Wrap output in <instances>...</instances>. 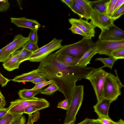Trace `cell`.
<instances>
[{
    "label": "cell",
    "instance_id": "1",
    "mask_svg": "<svg viewBox=\"0 0 124 124\" xmlns=\"http://www.w3.org/2000/svg\"><path fill=\"white\" fill-rule=\"evenodd\" d=\"M37 69L42 77L56 84L58 90L68 100L69 106L76 82L85 78L95 68L66 65L57 60L52 53L40 62Z\"/></svg>",
    "mask_w": 124,
    "mask_h": 124
},
{
    "label": "cell",
    "instance_id": "2",
    "mask_svg": "<svg viewBox=\"0 0 124 124\" xmlns=\"http://www.w3.org/2000/svg\"><path fill=\"white\" fill-rule=\"evenodd\" d=\"M92 38L85 37L75 43L62 46L58 50L53 53V54L55 57L68 55L79 59L87 50L95 47V43L92 41Z\"/></svg>",
    "mask_w": 124,
    "mask_h": 124
},
{
    "label": "cell",
    "instance_id": "3",
    "mask_svg": "<svg viewBox=\"0 0 124 124\" xmlns=\"http://www.w3.org/2000/svg\"><path fill=\"white\" fill-rule=\"evenodd\" d=\"M115 71L116 76L110 73H108L106 76L103 90V98L112 102L116 100L121 95V89L124 87L117 75L116 70Z\"/></svg>",
    "mask_w": 124,
    "mask_h": 124
},
{
    "label": "cell",
    "instance_id": "4",
    "mask_svg": "<svg viewBox=\"0 0 124 124\" xmlns=\"http://www.w3.org/2000/svg\"><path fill=\"white\" fill-rule=\"evenodd\" d=\"M50 105L49 102L45 99L34 97L30 100L17 99L10 102L8 112L23 114L25 110L30 106L35 105L41 110L48 108Z\"/></svg>",
    "mask_w": 124,
    "mask_h": 124
},
{
    "label": "cell",
    "instance_id": "5",
    "mask_svg": "<svg viewBox=\"0 0 124 124\" xmlns=\"http://www.w3.org/2000/svg\"><path fill=\"white\" fill-rule=\"evenodd\" d=\"M84 94L83 86H76L73 91L68 108L67 110L63 124L75 122L76 115L83 101Z\"/></svg>",
    "mask_w": 124,
    "mask_h": 124
},
{
    "label": "cell",
    "instance_id": "6",
    "mask_svg": "<svg viewBox=\"0 0 124 124\" xmlns=\"http://www.w3.org/2000/svg\"><path fill=\"white\" fill-rule=\"evenodd\" d=\"M102 68L101 67L95 69L88 73L85 78L89 80L92 84L97 102L103 98V85L105 77L108 73Z\"/></svg>",
    "mask_w": 124,
    "mask_h": 124
},
{
    "label": "cell",
    "instance_id": "7",
    "mask_svg": "<svg viewBox=\"0 0 124 124\" xmlns=\"http://www.w3.org/2000/svg\"><path fill=\"white\" fill-rule=\"evenodd\" d=\"M29 41L28 37L21 34L16 35L13 41L4 47L0 49V62H4L16 51Z\"/></svg>",
    "mask_w": 124,
    "mask_h": 124
},
{
    "label": "cell",
    "instance_id": "8",
    "mask_svg": "<svg viewBox=\"0 0 124 124\" xmlns=\"http://www.w3.org/2000/svg\"><path fill=\"white\" fill-rule=\"evenodd\" d=\"M97 53L111 56V54L117 49L124 48V40L118 41L98 40L95 43Z\"/></svg>",
    "mask_w": 124,
    "mask_h": 124
},
{
    "label": "cell",
    "instance_id": "9",
    "mask_svg": "<svg viewBox=\"0 0 124 124\" xmlns=\"http://www.w3.org/2000/svg\"><path fill=\"white\" fill-rule=\"evenodd\" d=\"M90 23L96 27L103 31L114 24V21L110 17L97 10L93 9Z\"/></svg>",
    "mask_w": 124,
    "mask_h": 124
},
{
    "label": "cell",
    "instance_id": "10",
    "mask_svg": "<svg viewBox=\"0 0 124 124\" xmlns=\"http://www.w3.org/2000/svg\"><path fill=\"white\" fill-rule=\"evenodd\" d=\"M62 41V39L54 38L47 47L38 53L32 54L28 60L31 62H40L52 52L61 48Z\"/></svg>",
    "mask_w": 124,
    "mask_h": 124
},
{
    "label": "cell",
    "instance_id": "11",
    "mask_svg": "<svg viewBox=\"0 0 124 124\" xmlns=\"http://www.w3.org/2000/svg\"><path fill=\"white\" fill-rule=\"evenodd\" d=\"M99 40H124V31L114 24L108 29L101 31L99 36Z\"/></svg>",
    "mask_w": 124,
    "mask_h": 124
},
{
    "label": "cell",
    "instance_id": "12",
    "mask_svg": "<svg viewBox=\"0 0 124 124\" xmlns=\"http://www.w3.org/2000/svg\"><path fill=\"white\" fill-rule=\"evenodd\" d=\"M69 21L72 25H75L78 27L89 36L94 37L95 36V27L90 23L80 18L78 19L71 18Z\"/></svg>",
    "mask_w": 124,
    "mask_h": 124
},
{
    "label": "cell",
    "instance_id": "13",
    "mask_svg": "<svg viewBox=\"0 0 124 124\" xmlns=\"http://www.w3.org/2000/svg\"><path fill=\"white\" fill-rule=\"evenodd\" d=\"M11 22L19 27L28 28L31 29L38 30L40 24L36 20L27 18L25 17L10 18Z\"/></svg>",
    "mask_w": 124,
    "mask_h": 124
},
{
    "label": "cell",
    "instance_id": "14",
    "mask_svg": "<svg viewBox=\"0 0 124 124\" xmlns=\"http://www.w3.org/2000/svg\"><path fill=\"white\" fill-rule=\"evenodd\" d=\"M20 64L19 61L18 51L17 50L3 62L2 65L5 70L10 71L18 69Z\"/></svg>",
    "mask_w": 124,
    "mask_h": 124
},
{
    "label": "cell",
    "instance_id": "15",
    "mask_svg": "<svg viewBox=\"0 0 124 124\" xmlns=\"http://www.w3.org/2000/svg\"><path fill=\"white\" fill-rule=\"evenodd\" d=\"M112 102L110 100L103 98L93 106L94 111L97 114L98 116H108L109 108Z\"/></svg>",
    "mask_w": 124,
    "mask_h": 124
},
{
    "label": "cell",
    "instance_id": "16",
    "mask_svg": "<svg viewBox=\"0 0 124 124\" xmlns=\"http://www.w3.org/2000/svg\"><path fill=\"white\" fill-rule=\"evenodd\" d=\"M97 50L95 47H92L86 51L80 58L76 66L81 67H86L90 64L92 57L97 54Z\"/></svg>",
    "mask_w": 124,
    "mask_h": 124
},
{
    "label": "cell",
    "instance_id": "17",
    "mask_svg": "<svg viewBox=\"0 0 124 124\" xmlns=\"http://www.w3.org/2000/svg\"><path fill=\"white\" fill-rule=\"evenodd\" d=\"M42 77L38 73L37 69L30 72L16 76L12 79L15 82L20 83L23 82H30L38 78Z\"/></svg>",
    "mask_w": 124,
    "mask_h": 124
},
{
    "label": "cell",
    "instance_id": "18",
    "mask_svg": "<svg viewBox=\"0 0 124 124\" xmlns=\"http://www.w3.org/2000/svg\"><path fill=\"white\" fill-rule=\"evenodd\" d=\"M44 89L34 90L24 88L19 90L18 94L21 99L30 100L37 94L40 93Z\"/></svg>",
    "mask_w": 124,
    "mask_h": 124
},
{
    "label": "cell",
    "instance_id": "19",
    "mask_svg": "<svg viewBox=\"0 0 124 124\" xmlns=\"http://www.w3.org/2000/svg\"><path fill=\"white\" fill-rule=\"evenodd\" d=\"M80 5L83 8L85 14V18L87 20L90 19L93 9L91 5V1L88 0H73Z\"/></svg>",
    "mask_w": 124,
    "mask_h": 124
},
{
    "label": "cell",
    "instance_id": "20",
    "mask_svg": "<svg viewBox=\"0 0 124 124\" xmlns=\"http://www.w3.org/2000/svg\"><path fill=\"white\" fill-rule=\"evenodd\" d=\"M110 0H100L91 1L93 9H96L100 12L105 14L108 4Z\"/></svg>",
    "mask_w": 124,
    "mask_h": 124
},
{
    "label": "cell",
    "instance_id": "21",
    "mask_svg": "<svg viewBox=\"0 0 124 124\" xmlns=\"http://www.w3.org/2000/svg\"><path fill=\"white\" fill-rule=\"evenodd\" d=\"M55 57L60 62L66 65L69 66H76L79 59L68 55H59Z\"/></svg>",
    "mask_w": 124,
    "mask_h": 124
},
{
    "label": "cell",
    "instance_id": "22",
    "mask_svg": "<svg viewBox=\"0 0 124 124\" xmlns=\"http://www.w3.org/2000/svg\"><path fill=\"white\" fill-rule=\"evenodd\" d=\"M117 60L112 56H109L108 58H98L95 60L100 61L104 64V65L101 67L102 68L108 67L112 69L114 64Z\"/></svg>",
    "mask_w": 124,
    "mask_h": 124
},
{
    "label": "cell",
    "instance_id": "23",
    "mask_svg": "<svg viewBox=\"0 0 124 124\" xmlns=\"http://www.w3.org/2000/svg\"><path fill=\"white\" fill-rule=\"evenodd\" d=\"M22 114L8 112L5 116L0 117V124H10L15 118Z\"/></svg>",
    "mask_w": 124,
    "mask_h": 124
},
{
    "label": "cell",
    "instance_id": "24",
    "mask_svg": "<svg viewBox=\"0 0 124 124\" xmlns=\"http://www.w3.org/2000/svg\"><path fill=\"white\" fill-rule=\"evenodd\" d=\"M19 55V61L21 63L23 62L28 60L33 53L22 47L18 50Z\"/></svg>",
    "mask_w": 124,
    "mask_h": 124
},
{
    "label": "cell",
    "instance_id": "25",
    "mask_svg": "<svg viewBox=\"0 0 124 124\" xmlns=\"http://www.w3.org/2000/svg\"><path fill=\"white\" fill-rule=\"evenodd\" d=\"M59 89L58 86L53 82L49 86L42 92L40 93L43 94L51 95L53 94Z\"/></svg>",
    "mask_w": 124,
    "mask_h": 124
},
{
    "label": "cell",
    "instance_id": "26",
    "mask_svg": "<svg viewBox=\"0 0 124 124\" xmlns=\"http://www.w3.org/2000/svg\"><path fill=\"white\" fill-rule=\"evenodd\" d=\"M70 8L73 12L78 15L81 18L84 17L85 18V15L84 11L82 7L78 3L74 1L73 5Z\"/></svg>",
    "mask_w": 124,
    "mask_h": 124
},
{
    "label": "cell",
    "instance_id": "27",
    "mask_svg": "<svg viewBox=\"0 0 124 124\" xmlns=\"http://www.w3.org/2000/svg\"><path fill=\"white\" fill-rule=\"evenodd\" d=\"M38 30L36 29H31L28 37L29 41L38 44V38L37 35V31Z\"/></svg>",
    "mask_w": 124,
    "mask_h": 124
},
{
    "label": "cell",
    "instance_id": "28",
    "mask_svg": "<svg viewBox=\"0 0 124 124\" xmlns=\"http://www.w3.org/2000/svg\"><path fill=\"white\" fill-rule=\"evenodd\" d=\"M117 0H110L107 8L106 15L111 17L113 12L115 5Z\"/></svg>",
    "mask_w": 124,
    "mask_h": 124
},
{
    "label": "cell",
    "instance_id": "29",
    "mask_svg": "<svg viewBox=\"0 0 124 124\" xmlns=\"http://www.w3.org/2000/svg\"><path fill=\"white\" fill-rule=\"evenodd\" d=\"M22 48L33 53L39 48L38 44H36L29 41L23 45Z\"/></svg>",
    "mask_w": 124,
    "mask_h": 124
},
{
    "label": "cell",
    "instance_id": "30",
    "mask_svg": "<svg viewBox=\"0 0 124 124\" xmlns=\"http://www.w3.org/2000/svg\"><path fill=\"white\" fill-rule=\"evenodd\" d=\"M124 13V4L114 12L111 18L114 21L119 18Z\"/></svg>",
    "mask_w": 124,
    "mask_h": 124
},
{
    "label": "cell",
    "instance_id": "31",
    "mask_svg": "<svg viewBox=\"0 0 124 124\" xmlns=\"http://www.w3.org/2000/svg\"><path fill=\"white\" fill-rule=\"evenodd\" d=\"M74 34H78L82 36L83 38L88 36L86 34L84 33L81 30L76 26L72 25L70 28L69 29Z\"/></svg>",
    "mask_w": 124,
    "mask_h": 124
},
{
    "label": "cell",
    "instance_id": "32",
    "mask_svg": "<svg viewBox=\"0 0 124 124\" xmlns=\"http://www.w3.org/2000/svg\"><path fill=\"white\" fill-rule=\"evenodd\" d=\"M111 56L118 59H124V48L117 50L113 51L111 54Z\"/></svg>",
    "mask_w": 124,
    "mask_h": 124
},
{
    "label": "cell",
    "instance_id": "33",
    "mask_svg": "<svg viewBox=\"0 0 124 124\" xmlns=\"http://www.w3.org/2000/svg\"><path fill=\"white\" fill-rule=\"evenodd\" d=\"M97 119L104 124H117V122L113 121L109 116H99Z\"/></svg>",
    "mask_w": 124,
    "mask_h": 124
},
{
    "label": "cell",
    "instance_id": "34",
    "mask_svg": "<svg viewBox=\"0 0 124 124\" xmlns=\"http://www.w3.org/2000/svg\"><path fill=\"white\" fill-rule=\"evenodd\" d=\"M53 82V81L50 80L35 84L34 86L31 89L34 90L41 89L47 85H49Z\"/></svg>",
    "mask_w": 124,
    "mask_h": 124
},
{
    "label": "cell",
    "instance_id": "35",
    "mask_svg": "<svg viewBox=\"0 0 124 124\" xmlns=\"http://www.w3.org/2000/svg\"><path fill=\"white\" fill-rule=\"evenodd\" d=\"M10 5L7 0H0V12H5L9 9Z\"/></svg>",
    "mask_w": 124,
    "mask_h": 124
},
{
    "label": "cell",
    "instance_id": "36",
    "mask_svg": "<svg viewBox=\"0 0 124 124\" xmlns=\"http://www.w3.org/2000/svg\"><path fill=\"white\" fill-rule=\"evenodd\" d=\"M23 114L15 118L10 124H25L26 119Z\"/></svg>",
    "mask_w": 124,
    "mask_h": 124
},
{
    "label": "cell",
    "instance_id": "37",
    "mask_svg": "<svg viewBox=\"0 0 124 124\" xmlns=\"http://www.w3.org/2000/svg\"><path fill=\"white\" fill-rule=\"evenodd\" d=\"M40 110L39 108L34 105L30 106L24 110V113L29 114Z\"/></svg>",
    "mask_w": 124,
    "mask_h": 124
},
{
    "label": "cell",
    "instance_id": "38",
    "mask_svg": "<svg viewBox=\"0 0 124 124\" xmlns=\"http://www.w3.org/2000/svg\"><path fill=\"white\" fill-rule=\"evenodd\" d=\"M69 107L68 100L65 99L59 102L57 108L67 110Z\"/></svg>",
    "mask_w": 124,
    "mask_h": 124
},
{
    "label": "cell",
    "instance_id": "39",
    "mask_svg": "<svg viewBox=\"0 0 124 124\" xmlns=\"http://www.w3.org/2000/svg\"><path fill=\"white\" fill-rule=\"evenodd\" d=\"M10 80L4 77L0 72V85L2 87H4Z\"/></svg>",
    "mask_w": 124,
    "mask_h": 124
},
{
    "label": "cell",
    "instance_id": "40",
    "mask_svg": "<svg viewBox=\"0 0 124 124\" xmlns=\"http://www.w3.org/2000/svg\"><path fill=\"white\" fill-rule=\"evenodd\" d=\"M6 105L5 98L0 91V108H4Z\"/></svg>",
    "mask_w": 124,
    "mask_h": 124
},
{
    "label": "cell",
    "instance_id": "41",
    "mask_svg": "<svg viewBox=\"0 0 124 124\" xmlns=\"http://www.w3.org/2000/svg\"><path fill=\"white\" fill-rule=\"evenodd\" d=\"M124 4V0H117V1L114 7V12L117 10L123 4Z\"/></svg>",
    "mask_w": 124,
    "mask_h": 124
},
{
    "label": "cell",
    "instance_id": "42",
    "mask_svg": "<svg viewBox=\"0 0 124 124\" xmlns=\"http://www.w3.org/2000/svg\"><path fill=\"white\" fill-rule=\"evenodd\" d=\"M47 80L43 77L38 78L34 79L31 82L35 84L43 82L46 81Z\"/></svg>",
    "mask_w": 124,
    "mask_h": 124
},
{
    "label": "cell",
    "instance_id": "43",
    "mask_svg": "<svg viewBox=\"0 0 124 124\" xmlns=\"http://www.w3.org/2000/svg\"><path fill=\"white\" fill-rule=\"evenodd\" d=\"M40 116V113L39 111H37L31 115V119L33 123L37 121Z\"/></svg>",
    "mask_w": 124,
    "mask_h": 124
},
{
    "label": "cell",
    "instance_id": "44",
    "mask_svg": "<svg viewBox=\"0 0 124 124\" xmlns=\"http://www.w3.org/2000/svg\"><path fill=\"white\" fill-rule=\"evenodd\" d=\"M61 1L65 3L70 8L72 7L74 4L73 0H62Z\"/></svg>",
    "mask_w": 124,
    "mask_h": 124
},
{
    "label": "cell",
    "instance_id": "45",
    "mask_svg": "<svg viewBox=\"0 0 124 124\" xmlns=\"http://www.w3.org/2000/svg\"><path fill=\"white\" fill-rule=\"evenodd\" d=\"M8 108H0V117L5 116L8 111Z\"/></svg>",
    "mask_w": 124,
    "mask_h": 124
},
{
    "label": "cell",
    "instance_id": "46",
    "mask_svg": "<svg viewBox=\"0 0 124 124\" xmlns=\"http://www.w3.org/2000/svg\"><path fill=\"white\" fill-rule=\"evenodd\" d=\"M51 43V41L49 43H48L47 44L42 46L40 48H39L36 51H35L33 52L32 54L36 53H38L41 51H42V50H43V49H44L47 47Z\"/></svg>",
    "mask_w": 124,
    "mask_h": 124
},
{
    "label": "cell",
    "instance_id": "47",
    "mask_svg": "<svg viewBox=\"0 0 124 124\" xmlns=\"http://www.w3.org/2000/svg\"><path fill=\"white\" fill-rule=\"evenodd\" d=\"M92 120L86 118L83 121L77 124H90Z\"/></svg>",
    "mask_w": 124,
    "mask_h": 124
},
{
    "label": "cell",
    "instance_id": "48",
    "mask_svg": "<svg viewBox=\"0 0 124 124\" xmlns=\"http://www.w3.org/2000/svg\"><path fill=\"white\" fill-rule=\"evenodd\" d=\"M90 124H104L101 122L97 119H93L92 121Z\"/></svg>",
    "mask_w": 124,
    "mask_h": 124
},
{
    "label": "cell",
    "instance_id": "49",
    "mask_svg": "<svg viewBox=\"0 0 124 124\" xmlns=\"http://www.w3.org/2000/svg\"><path fill=\"white\" fill-rule=\"evenodd\" d=\"M32 114H28V119L27 124H33V123L31 119V115Z\"/></svg>",
    "mask_w": 124,
    "mask_h": 124
},
{
    "label": "cell",
    "instance_id": "50",
    "mask_svg": "<svg viewBox=\"0 0 124 124\" xmlns=\"http://www.w3.org/2000/svg\"><path fill=\"white\" fill-rule=\"evenodd\" d=\"M117 124H124V121L122 119H120L118 122H117Z\"/></svg>",
    "mask_w": 124,
    "mask_h": 124
},
{
    "label": "cell",
    "instance_id": "51",
    "mask_svg": "<svg viewBox=\"0 0 124 124\" xmlns=\"http://www.w3.org/2000/svg\"><path fill=\"white\" fill-rule=\"evenodd\" d=\"M67 124H75V122H71Z\"/></svg>",
    "mask_w": 124,
    "mask_h": 124
}]
</instances>
